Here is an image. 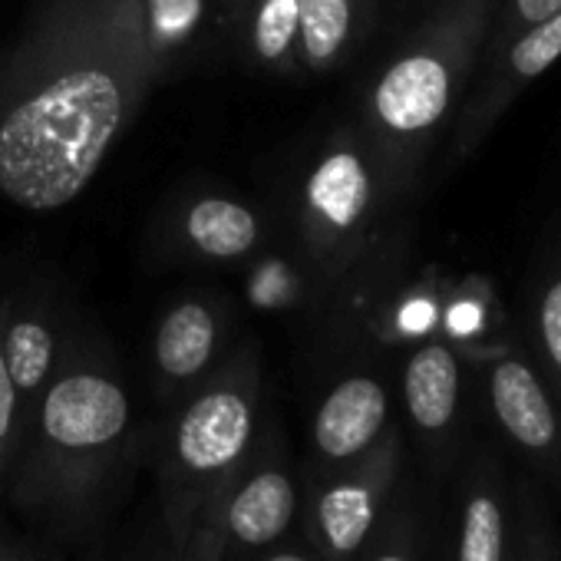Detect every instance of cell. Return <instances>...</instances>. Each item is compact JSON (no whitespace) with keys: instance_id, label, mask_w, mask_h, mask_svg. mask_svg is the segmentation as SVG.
Segmentation results:
<instances>
[{"instance_id":"obj_7","label":"cell","mask_w":561,"mask_h":561,"mask_svg":"<svg viewBox=\"0 0 561 561\" xmlns=\"http://www.w3.org/2000/svg\"><path fill=\"white\" fill-rule=\"evenodd\" d=\"M57 301L50 295H8V318L4 334H0V351H4L8 374L14 380L18 400H34L44 393L57 351H60V331H57Z\"/></svg>"},{"instance_id":"obj_18","label":"cell","mask_w":561,"mask_h":561,"mask_svg":"<svg viewBox=\"0 0 561 561\" xmlns=\"http://www.w3.org/2000/svg\"><path fill=\"white\" fill-rule=\"evenodd\" d=\"M538 331H541L551 364L561 370V277L545 291V298L538 305Z\"/></svg>"},{"instance_id":"obj_10","label":"cell","mask_w":561,"mask_h":561,"mask_svg":"<svg viewBox=\"0 0 561 561\" xmlns=\"http://www.w3.org/2000/svg\"><path fill=\"white\" fill-rule=\"evenodd\" d=\"M383 420V387L374 377H347L321 403L314 420V443L331 459H351L377 439Z\"/></svg>"},{"instance_id":"obj_6","label":"cell","mask_w":561,"mask_h":561,"mask_svg":"<svg viewBox=\"0 0 561 561\" xmlns=\"http://www.w3.org/2000/svg\"><path fill=\"white\" fill-rule=\"evenodd\" d=\"M175 244L198 261L231 264L254 254L264 241L261 215L231 195H195L185 198L172 218Z\"/></svg>"},{"instance_id":"obj_19","label":"cell","mask_w":561,"mask_h":561,"mask_svg":"<svg viewBox=\"0 0 561 561\" xmlns=\"http://www.w3.org/2000/svg\"><path fill=\"white\" fill-rule=\"evenodd\" d=\"M4 318H8V298L0 301V334H4ZM18 390L4 364V351H0V449H8L11 433H14V416H18Z\"/></svg>"},{"instance_id":"obj_5","label":"cell","mask_w":561,"mask_h":561,"mask_svg":"<svg viewBox=\"0 0 561 561\" xmlns=\"http://www.w3.org/2000/svg\"><path fill=\"white\" fill-rule=\"evenodd\" d=\"M251 426V393L241 387V380H225L205 390L182 413L175 430L179 462L192 472H218L244 453Z\"/></svg>"},{"instance_id":"obj_4","label":"cell","mask_w":561,"mask_h":561,"mask_svg":"<svg viewBox=\"0 0 561 561\" xmlns=\"http://www.w3.org/2000/svg\"><path fill=\"white\" fill-rule=\"evenodd\" d=\"M129 426V400L116 377L96 367H70L41 400V430L54 449L96 453Z\"/></svg>"},{"instance_id":"obj_12","label":"cell","mask_w":561,"mask_h":561,"mask_svg":"<svg viewBox=\"0 0 561 561\" xmlns=\"http://www.w3.org/2000/svg\"><path fill=\"white\" fill-rule=\"evenodd\" d=\"M492 403L502 426L528 449H545L554 439L551 403L535 374L518 360H502L492 370Z\"/></svg>"},{"instance_id":"obj_21","label":"cell","mask_w":561,"mask_h":561,"mask_svg":"<svg viewBox=\"0 0 561 561\" xmlns=\"http://www.w3.org/2000/svg\"><path fill=\"white\" fill-rule=\"evenodd\" d=\"M271 561H308V558H301V554H274Z\"/></svg>"},{"instance_id":"obj_11","label":"cell","mask_w":561,"mask_h":561,"mask_svg":"<svg viewBox=\"0 0 561 561\" xmlns=\"http://www.w3.org/2000/svg\"><path fill=\"white\" fill-rule=\"evenodd\" d=\"M377 0H298V64L301 77H321L341 67Z\"/></svg>"},{"instance_id":"obj_2","label":"cell","mask_w":561,"mask_h":561,"mask_svg":"<svg viewBox=\"0 0 561 561\" xmlns=\"http://www.w3.org/2000/svg\"><path fill=\"white\" fill-rule=\"evenodd\" d=\"M377 208V165L374 149L360 139L334 136L305 165L295 202L291 228L305 267L321 280L341 274L367 241Z\"/></svg>"},{"instance_id":"obj_9","label":"cell","mask_w":561,"mask_h":561,"mask_svg":"<svg viewBox=\"0 0 561 561\" xmlns=\"http://www.w3.org/2000/svg\"><path fill=\"white\" fill-rule=\"evenodd\" d=\"M221 301L192 295L175 301L156 328V367L169 380H195L215 357L221 341Z\"/></svg>"},{"instance_id":"obj_8","label":"cell","mask_w":561,"mask_h":561,"mask_svg":"<svg viewBox=\"0 0 561 561\" xmlns=\"http://www.w3.org/2000/svg\"><path fill=\"white\" fill-rule=\"evenodd\" d=\"M231 50L257 73L301 77L298 0H234Z\"/></svg>"},{"instance_id":"obj_20","label":"cell","mask_w":561,"mask_h":561,"mask_svg":"<svg viewBox=\"0 0 561 561\" xmlns=\"http://www.w3.org/2000/svg\"><path fill=\"white\" fill-rule=\"evenodd\" d=\"M515 8L525 24H538L561 11V0H515Z\"/></svg>"},{"instance_id":"obj_22","label":"cell","mask_w":561,"mask_h":561,"mask_svg":"<svg viewBox=\"0 0 561 561\" xmlns=\"http://www.w3.org/2000/svg\"><path fill=\"white\" fill-rule=\"evenodd\" d=\"M377 561H407V558H397V554H387V558H377Z\"/></svg>"},{"instance_id":"obj_1","label":"cell","mask_w":561,"mask_h":561,"mask_svg":"<svg viewBox=\"0 0 561 561\" xmlns=\"http://www.w3.org/2000/svg\"><path fill=\"white\" fill-rule=\"evenodd\" d=\"M234 0H34L0 57V195L70 205L149 96L231 50Z\"/></svg>"},{"instance_id":"obj_14","label":"cell","mask_w":561,"mask_h":561,"mask_svg":"<svg viewBox=\"0 0 561 561\" xmlns=\"http://www.w3.org/2000/svg\"><path fill=\"white\" fill-rule=\"evenodd\" d=\"M295 515V485L285 472L254 476L228 508V528L244 545H264L288 528Z\"/></svg>"},{"instance_id":"obj_3","label":"cell","mask_w":561,"mask_h":561,"mask_svg":"<svg viewBox=\"0 0 561 561\" xmlns=\"http://www.w3.org/2000/svg\"><path fill=\"white\" fill-rule=\"evenodd\" d=\"M469 31V24H466ZM462 18H439L397 54L370 90V149L390 156L430 136L449 113L469 41Z\"/></svg>"},{"instance_id":"obj_13","label":"cell","mask_w":561,"mask_h":561,"mask_svg":"<svg viewBox=\"0 0 561 561\" xmlns=\"http://www.w3.org/2000/svg\"><path fill=\"white\" fill-rule=\"evenodd\" d=\"M403 390H407V407L416 426L443 430L453 420L456 400H459V364L453 351L443 344L420 347L407 364Z\"/></svg>"},{"instance_id":"obj_15","label":"cell","mask_w":561,"mask_h":561,"mask_svg":"<svg viewBox=\"0 0 561 561\" xmlns=\"http://www.w3.org/2000/svg\"><path fill=\"white\" fill-rule=\"evenodd\" d=\"M374 525V495L360 482H341L321 499V528L337 551H354Z\"/></svg>"},{"instance_id":"obj_17","label":"cell","mask_w":561,"mask_h":561,"mask_svg":"<svg viewBox=\"0 0 561 561\" xmlns=\"http://www.w3.org/2000/svg\"><path fill=\"white\" fill-rule=\"evenodd\" d=\"M561 57V11L548 21L531 24V31L512 47V73L518 80L541 77Z\"/></svg>"},{"instance_id":"obj_16","label":"cell","mask_w":561,"mask_h":561,"mask_svg":"<svg viewBox=\"0 0 561 561\" xmlns=\"http://www.w3.org/2000/svg\"><path fill=\"white\" fill-rule=\"evenodd\" d=\"M459 561H502V512L489 495H476L466 508Z\"/></svg>"}]
</instances>
